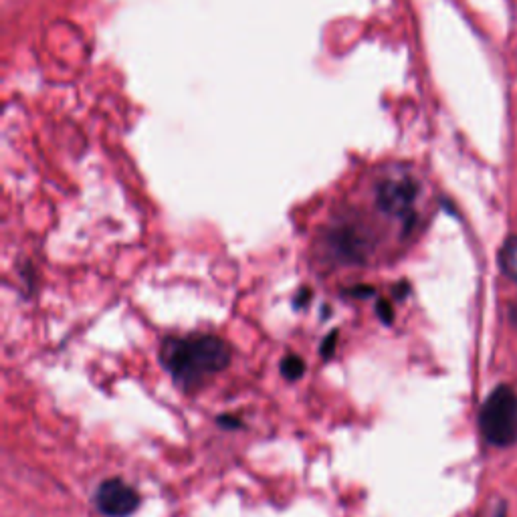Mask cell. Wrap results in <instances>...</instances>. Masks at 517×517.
I'll return each instance as SVG.
<instances>
[{"mask_svg":"<svg viewBox=\"0 0 517 517\" xmlns=\"http://www.w3.org/2000/svg\"><path fill=\"white\" fill-rule=\"evenodd\" d=\"M231 346L211 334L174 338L162 346L160 360L176 384L196 388L206 378L223 372L231 364Z\"/></svg>","mask_w":517,"mask_h":517,"instance_id":"cell-1","label":"cell"},{"mask_svg":"<svg viewBox=\"0 0 517 517\" xmlns=\"http://www.w3.org/2000/svg\"><path fill=\"white\" fill-rule=\"evenodd\" d=\"M479 427L493 447H509L517 441V394L509 386L495 388L485 400Z\"/></svg>","mask_w":517,"mask_h":517,"instance_id":"cell-2","label":"cell"},{"mask_svg":"<svg viewBox=\"0 0 517 517\" xmlns=\"http://www.w3.org/2000/svg\"><path fill=\"white\" fill-rule=\"evenodd\" d=\"M417 192L419 188L410 178L384 180L376 188V204L386 215L412 223V217H415L412 215V204H415Z\"/></svg>","mask_w":517,"mask_h":517,"instance_id":"cell-3","label":"cell"},{"mask_svg":"<svg viewBox=\"0 0 517 517\" xmlns=\"http://www.w3.org/2000/svg\"><path fill=\"white\" fill-rule=\"evenodd\" d=\"M95 507L108 517H130L140 507V495L122 479H106L95 491Z\"/></svg>","mask_w":517,"mask_h":517,"instance_id":"cell-4","label":"cell"},{"mask_svg":"<svg viewBox=\"0 0 517 517\" xmlns=\"http://www.w3.org/2000/svg\"><path fill=\"white\" fill-rule=\"evenodd\" d=\"M330 247L342 263H364L372 249L368 237L354 225H344L330 235Z\"/></svg>","mask_w":517,"mask_h":517,"instance_id":"cell-5","label":"cell"},{"mask_svg":"<svg viewBox=\"0 0 517 517\" xmlns=\"http://www.w3.org/2000/svg\"><path fill=\"white\" fill-rule=\"evenodd\" d=\"M499 263L505 275L517 281V237H509L499 253Z\"/></svg>","mask_w":517,"mask_h":517,"instance_id":"cell-6","label":"cell"},{"mask_svg":"<svg viewBox=\"0 0 517 517\" xmlns=\"http://www.w3.org/2000/svg\"><path fill=\"white\" fill-rule=\"evenodd\" d=\"M281 374L287 380H299L305 374V362L297 354H287L281 360Z\"/></svg>","mask_w":517,"mask_h":517,"instance_id":"cell-7","label":"cell"},{"mask_svg":"<svg viewBox=\"0 0 517 517\" xmlns=\"http://www.w3.org/2000/svg\"><path fill=\"white\" fill-rule=\"evenodd\" d=\"M376 314L384 324H392L394 322V307L388 299H378L376 301Z\"/></svg>","mask_w":517,"mask_h":517,"instance_id":"cell-8","label":"cell"},{"mask_svg":"<svg viewBox=\"0 0 517 517\" xmlns=\"http://www.w3.org/2000/svg\"><path fill=\"white\" fill-rule=\"evenodd\" d=\"M336 342H338V330H334V332L322 342V348H320L322 358H332V356H334V352H336Z\"/></svg>","mask_w":517,"mask_h":517,"instance_id":"cell-9","label":"cell"},{"mask_svg":"<svg viewBox=\"0 0 517 517\" xmlns=\"http://www.w3.org/2000/svg\"><path fill=\"white\" fill-rule=\"evenodd\" d=\"M309 299H312V289H307V287L299 289V293L295 295V301H293L295 309H301V307H305V305L309 303Z\"/></svg>","mask_w":517,"mask_h":517,"instance_id":"cell-10","label":"cell"},{"mask_svg":"<svg viewBox=\"0 0 517 517\" xmlns=\"http://www.w3.org/2000/svg\"><path fill=\"white\" fill-rule=\"evenodd\" d=\"M221 427H225V429H243V421L241 419H237V417H231V415H227V417H219V421H217Z\"/></svg>","mask_w":517,"mask_h":517,"instance_id":"cell-11","label":"cell"},{"mask_svg":"<svg viewBox=\"0 0 517 517\" xmlns=\"http://www.w3.org/2000/svg\"><path fill=\"white\" fill-rule=\"evenodd\" d=\"M348 293H350V295H354V297H372L376 291H374V287H366V285H362V287H354V289H350Z\"/></svg>","mask_w":517,"mask_h":517,"instance_id":"cell-12","label":"cell"},{"mask_svg":"<svg viewBox=\"0 0 517 517\" xmlns=\"http://www.w3.org/2000/svg\"><path fill=\"white\" fill-rule=\"evenodd\" d=\"M499 517H503V513H499Z\"/></svg>","mask_w":517,"mask_h":517,"instance_id":"cell-13","label":"cell"}]
</instances>
